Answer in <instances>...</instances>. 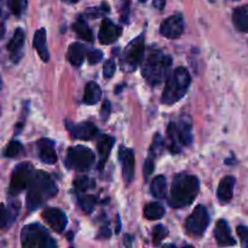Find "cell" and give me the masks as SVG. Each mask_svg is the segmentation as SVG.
<instances>
[{"label": "cell", "mask_w": 248, "mask_h": 248, "mask_svg": "<svg viewBox=\"0 0 248 248\" xmlns=\"http://www.w3.org/2000/svg\"><path fill=\"white\" fill-rule=\"evenodd\" d=\"M167 235H169V230H167L166 227H164V225H156L154 228V230H153V241H154V245L159 246Z\"/></svg>", "instance_id": "836d02e7"}, {"label": "cell", "mask_w": 248, "mask_h": 248, "mask_svg": "<svg viewBox=\"0 0 248 248\" xmlns=\"http://www.w3.org/2000/svg\"><path fill=\"white\" fill-rule=\"evenodd\" d=\"M145 45H144V36L140 35L133 39L127 47L124 50L123 55L120 57V65L124 72H133L143 61V55H144Z\"/></svg>", "instance_id": "ba28073f"}, {"label": "cell", "mask_w": 248, "mask_h": 248, "mask_svg": "<svg viewBox=\"0 0 248 248\" xmlns=\"http://www.w3.org/2000/svg\"><path fill=\"white\" fill-rule=\"evenodd\" d=\"M23 152V145L18 142V140H12L7 144V147L5 148L4 155L6 157H16L18 156L21 153Z\"/></svg>", "instance_id": "d6a6232c"}, {"label": "cell", "mask_w": 248, "mask_h": 248, "mask_svg": "<svg viewBox=\"0 0 248 248\" xmlns=\"http://www.w3.org/2000/svg\"><path fill=\"white\" fill-rule=\"evenodd\" d=\"M94 186V183L89 177H79L74 181V190L78 193H85Z\"/></svg>", "instance_id": "4dcf8cb0"}, {"label": "cell", "mask_w": 248, "mask_h": 248, "mask_svg": "<svg viewBox=\"0 0 248 248\" xmlns=\"http://www.w3.org/2000/svg\"><path fill=\"white\" fill-rule=\"evenodd\" d=\"M165 216V208L159 202H150L144 206V217L149 220L160 219Z\"/></svg>", "instance_id": "83f0119b"}, {"label": "cell", "mask_w": 248, "mask_h": 248, "mask_svg": "<svg viewBox=\"0 0 248 248\" xmlns=\"http://www.w3.org/2000/svg\"><path fill=\"white\" fill-rule=\"evenodd\" d=\"M62 1L68 2V4H75V2H78L79 0H62Z\"/></svg>", "instance_id": "b9f144b4"}, {"label": "cell", "mask_w": 248, "mask_h": 248, "mask_svg": "<svg viewBox=\"0 0 248 248\" xmlns=\"http://www.w3.org/2000/svg\"><path fill=\"white\" fill-rule=\"evenodd\" d=\"M44 222L56 232H62L67 227V217L60 208H46L41 213Z\"/></svg>", "instance_id": "7c38bea8"}, {"label": "cell", "mask_w": 248, "mask_h": 248, "mask_svg": "<svg viewBox=\"0 0 248 248\" xmlns=\"http://www.w3.org/2000/svg\"><path fill=\"white\" fill-rule=\"evenodd\" d=\"M237 235L241 239V244L244 247H248V228L245 225H239L236 229Z\"/></svg>", "instance_id": "8d00e7d4"}, {"label": "cell", "mask_w": 248, "mask_h": 248, "mask_svg": "<svg viewBox=\"0 0 248 248\" xmlns=\"http://www.w3.org/2000/svg\"><path fill=\"white\" fill-rule=\"evenodd\" d=\"M38 150H39V157L44 164L47 165H55L57 161V154L55 150V144L51 140L47 138H43L39 140L38 143Z\"/></svg>", "instance_id": "e0dca14e"}, {"label": "cell", "mask_w": 248, "mask_h": 248, "mask_svg": "<svg viewBox=\"0 0 248 248\" xmlns=\"http://www.w3.org/2000/svg\"><path fill=\"white\" fill-rule=\"evenodd\" d=\"M167 136L172 153H179L182 147L190 145L193 142V123L190 116L183 114L178 123H170L167 127Z\"/></svg>", "instance_id": "5b68a950"}, {"label": "cell", "mask_w": 248, "mask_h": 248, "mask_svg": "<svg viewBox=\"0 0 248 248\" xmlns=\"http://www.w3.org/2000/svg\"><path fill=\"white\" fill-rule=\"evenodd\" d=\"M7 5H9L10 11L15 16L21 17L24 14V11H26L28 1L27 0H7Z\"/></svg>", "instance_id": "f1b7e54d"}, {"label": "cell", "mask_w": 248, "mask_h": 248, "mask_svg": "<svg viewBox=\"0 0 248 248\" xmlns=\"http://www.w3.org/2000/svg\"><path fill=\"white\" fill-rule=\"evenodd\" d=\"M140 2H145V1H147V0H140Z\"/></svg>", "instance_id": "7bdbcfd3"}, {"label": "cell", "mask_w": 248, "mask_h": 248, "mask_svg": "<svg viewBox=\"0 0 248 248\" xmlns=\"http://www.w3.org/2000/svg\"><path fill=\"white\" fill-rule=\"evenodd\" d=\"M119 159H120L121 166H123V176L126 186L132 183L135 178V155L133 152L128 148L120 147L119 149Z\"/></svg>", "instance_id": "4fadbf2b"}, {"label": "cell", "mask_w": 248, "mask_h": 248, "mask_svg": "<svg viewBox=\"0 0 248 248\" xmlns=\"http://www.w3.org/2000/svg\"><path fill=\"white\" fill-rule=\"evenodd\" d=\"M232 22L237 31L248 33V5H244L232 12Z\"/></svg>", "instance_id": "cb8c5ba5"}, {"label": "cell", "mask_w": 248, "mask_h": 248, "mask_svg": "<svg viewBox=\"0 0 248 248\" xmlns=\"http://www.w3.org/2000/svg\"><path fill=\"white\" fill-rule=\"evenodd\" d=\"M19 207L21 206L17 202H11L9 205V207H5L4 205L1 206V228L4 230H6L7 228L11 227L12 224L16 220L17 215L19 212Z\"/></svg>", "instance_id": "603a6c76"}, {"label": "cell", "mask_w": 248, "mask_h": 248, "mask_svg": "<svg viewBox=\"0 0 248 248\" xmlns=\"http://www.w3.org/2000/svg\"><path fill=\"white\" fill-rule=\"evenodd\" d=\"M191 78L188 70L183 67H179L167 78L166 86L162 93L161 102L167 106L176 103L179 99L186 96L189 86H190Z\"/></svg>", "instance_id": "277c9868"}, {"label": "cell", "mask_w": 248, "mask_h": 248, "mask_svg": "<svg viewBox=\"0 0 248 248\" xmlns=\"http://www.w3.org/2000/svg\"><path fill=\"white\" fill-rule=\"evenodd\" d=\"M154 161H155V159H153V157H150V156H148V159L145 160V164H144V177L145 178H148V177L153 173V171H154Z\"/></svg>", "instance_id": "74e56055"}, {"label": "cell", "mask_w": 248, "mask_h": 248, "mask_svg": "<svg viewBox=\"0 0 248 248\" xmlns=\"http://www.w3.org/2000/svg\"><path fill=\"white\" fill-rule=\"evenodd\" d=\"M215 237L218 246L220 247L234 246V245L236 244L234 237H232V234H230L229 225H228V223L225 222V219H219L217 222V224H216Z\"/></svg>", "instance_id": "ac0fdd59"}, {"label": "cell", "mask_w": 248, "mask_h": 248, "mask_svg": "<svg viewBox=\"0 0 248 248\" xmlns=\"http://www.w3.org/2000/svg\"><path fill=\"white\" fill-rule=\"evenodd\" d=\"M24 31L23 29L17 28L15 31L14 35L10 39L9 44H7V50L10 53V60L14 63H17L21 61L22 56H23V47H24Z\"/></svg>", "instance_id": "2e32d148"}, {"label": "cell", "mask_w": 248, "mask_h": 248, "mask_svg": "<svg viewBox=\"0 0 248 248\" xmlns=\"http://www.w3.org/2000/svg\"><path fill=\"white\" fill-rule=\"evenodd\" d=\"M153 4H154L155 7H157L159 10H161V9H164L165 4H166V0H154V2H153Z\"/></svg>", "instance_id": "60d3db41"}, {"label": "cell", "mask_w": 248, "mask_h": 248, "mask_svg": "<svg viewBox=\"0 0 248 248\" xmlns=\"http://www.w3.org/2000/svg\"><path fill=\"white\" fill-rule=\"evenodd\" d=\"M171 65L172 58L155 46H152L148 48L145 57L143 58L142 75L148 84L157 86L167 79Z\"/></svg>", "instance_id": "6da1fadb"}, {"label": "cell", "mask_w": 248, "mask_h": 248, "mask_svg": "<svg viewBox=\"0 0 248 248\" xmlns=\"http://www.w3.org/2000/svg\"><path fill=\"white\" fill-rule=\"evenodd\" d=\"M78 202H79L80 207L82 208V211L86 213H91L93 211L94 206H96V196L93 195H82L79 196L78 199Z\"/></svg>", "instance_id": "f546056e"}, {"label": "cell", "mask_w": 248, "mask_h": 248, "mask_svg": "<svg viewBox=\"0 0 248 248\" xmlns=\"http://www.w3.org/2000/svg\"><path fill=\"white\" fill-rule=\"evenodd\" d=\"M109 114H110V102L104 101L103 106H102L101 109V115L103 120H107L109 118Z\"/></svg>", "instance_id": "ab89813d"}, {"label": "cell", "mask_w": 248, "mask_h": 248, "mask_svg": "<svg viewBox=\"0 0 248 248\" xmlns=\"http://www.w3.org/2000/svg\"><path fill=\"white\" fill-rule=\"evenodd\" d=\"M114 143H115L114 137L108 135L99 136L98 140H97V150H98L99 155V170L103 169L104 164H106L107 159H108L109 154H110Z\"/></svg>", "instance_id": "d6986e66"}, {"label": "cell", "mask_w": 248, "mask_h": 248, "mask_svg": "<svg viewBox=\"0 0 248 248\" xmlns=\"http://www.w3.org/2000/svg\"><path fill=\"white\" fill-rule=\"evenodd\" d=\"M103 73L106 79H109V78L113 77L114 73H115V62H114L113 60H108L106 63H104Z\"/></svg>", "instance_id": "e575fe53"}, {"label": "cell", "mask_w": 248, "mask_h": 248, "mask_svg": "<svg viewBox=\"0 0 248 248\" xmlns=\"http://www.w3.org/2000/svg\"><path fill=\"white\" fill-rule=\"evenodd\" d=\"M57 186L48 173L44 171H35L33 174L27 193V205L31 211L36 210L45 203L48 199L57 194Z\"/></svg>", "instance_id": "3957f363"}, {"label": "cell", "mask_w": 248, "mask_h": 248, "mask_svg": "<svg viewBox=\"0 0 248 248\" xmlns=\"http://www.w3.org/2000/svg\"><path fill=\"white\" fill-rule=\"evenodd\" d=\"M94 160H96V155L91 149L84 145H75L67 150L65 166L70 170L85 172L89 171L93 166Z\"/></svg>", "instance_id": "52a82bcc"}, {"label": "cell", "mask_w": 248, "mask_h": 248, "mask_svg": "<svg viewBox=\"0 0 248 248\" xmlns=\"http://www.w3.org/2000/svg\"><path fill=\"white\" fill-rule=\"evenodd\" d=\"M152 195L156 199H164L167 194V182L164 176H157L153 179L150 186Z\"/></svg>", "instance_id": "4316f807"}, {"label": "cell", "mask_w": 248, "mask_h": 248, "mask_svg": "<svg viewBox=\"0 0 248 248\" xmlns=\"http://www.w3.org/2000/svg\"><path fill=\"white\" fill-rule=\"evenodd\" d=\"M164 147H165L164 138L161 137V135L157 133V135H155L154 140H153V144L152 147H150L149 156L153 157V159H156V157L161 154L162 150H164Z\"/></svg>", "instance_id": "1f68e13d"}, {"label": "cell", "mask_w": 248, "mask_h": 248, "mask_svg": "<svg viewBox=\"0 0 248 248\" xmlns=\"http://www.w3.org/2000/svg\"><path fill=\"white\" fill-rule=\"evenodd\" d=\"M21 242L24 248H53L57 246L47 230L40 224H29L22 229Z\"/></svg>", "instance_id": "8992f818"}, {"label": "cell", "mask_w": 248, "mask_h": 248, "mask_svg": "<svg viewBox=\"0 0 248 248\" xmlns=\"http://www.w3.org/2000/svg\"><path fill=\"white\" fill-rule=\"evenodd\" d=\"M72 28L80 39H82V40L85 41H90V43L93 41V33H92L91 28L89 27L87 22L84 19V17H79V18L74 22Z\"/></svg>", "instance_id": "484cf974"}, {"label": "cell", "mask_w": 248, "mask_h": 248, "mask_svg": "<svg viewBox=\"0 0 248 248\" xmlns=\"http://www.w3.org/2000/svg\"><path fill=\"white\" fill-rule=\"evenodd\" d=\"M85 55H86V47L80 43H73L69 46L67 52V58L70 64L74 67H80L84 62Z\"/></svg>", "instance_id": "7402d4cb"}, {"label": "cell", "mask_w": 248, "mask_h": 248, "mask_svg": "<svg viewBox=\"0 0 248 248\" xmlns=\"http://www.w3.org/2000/svg\"><path fill=\"white\" fill-rule=\"evenodd\" d=\"M184 31V19L182 15H172L160 26V33L167 39H177Z\"/></svg>", "instance_id": "8fae6325"}, {"label": "cell", "mask_w": 248, "mask_h": 248, "mask_svg": "<svg viewBox=\"0 0 248 248\" xmlns=\"http://www.w3.org/2000/svg\"><path fill=\"white\" fill-rule=\"evenodd\" d=\"M90 11L93 12V14H92V17H99V16H103V15L107 14V12H109V6H108V4L103 2V4H102V6H99L98 9L90 10Z\"/></svg>", "instance_id": "f35d334b"}, {"label": "cell", "mask_w": 248, "mask_h": 248, "mask_svg": "<svg viewBox=\"0 0 248 248\" xmlns=\"http://www.w3.org/2000/svg\"><path fill=\"white\" fill-rule=\"evenodd\" d=\"M34 172L35 171L33 170V166L28 162H23V164H19L18 166L15 167L11 174V179H10V195L16 196L19 193H22L24 189L28 188L31 178H33Z\"/></svg>", "instance_id": "9c48e42d"}, {"label": "cell", "mask_w": 248, "mask_h": 248, "mask_svg": "<svg viewBox=\"0 0 248 248\" xmlns=\"http://www.w3.org/2000/svg\"><path fill=\"white\" fill-rule=\"evenodd\" d=\"M200 183L193 174L179 173L173 178L169 203L173 208H182L191 205L199 194Z\"/></svg>", "instance_id": "7a4b0ae2"}, {"label": "cell", "mask_w": 248, "mask_h": 248, "mask_svg": "<svg viewBox=\"0 0 248 248\" xmlns=\"http://www.w3.org/2000/svg\"><path fill=\"white\" fill-rule=\"evenodd\" d=\"M67 127L74 140H90L98 136V128L90 121H84L78 125H68Z\"/></svg>", "instance_id": "9a60e30c"}, {"label": "cell", "mask_w": 248, "mask_h": 248, "mask_svg": "<svg viewBox=\"0 0 248 248\" xmlns=\"http://www.w3.org/2000/svg\"><path fill=\"white\" fill-rule=\"evenodd\" d=\"M34 47H35L36 52L39 53V57L44 61V62H48L50 60V52L46 46V31L45 28H40L35 31L34 34Z\"/></svg>", "instance_id": "44dd1931"}, {"label": "cell", "mask_w": 248, "mask_h": 248, "mask_svg": "<svg viewBox=\"0 0 248 248\" xmlns=\"http://www.w3.org/2000/svg\"><path fill=\"white\" fill-rule=\"evenodd\" d=\"M103 58V52L99 50H92L87 52V60H89L90 64H96L99 61Z\"/></svg>", "instance_id": "d590c367"}, {"label": "cell", "mask_w": 248, "mask_h": 248, "mask_svg": "<svg viewBox=\"0 0 248 248\" xmlns=\"http://www.w3.org/2000/svg\"><path fill=\"white\" fill-rule=\"evenodd\" d=\"M210 224V216L205 206L199 205L188 217L186 222V230L189 235L194 237H201L205 234Z\"/></svg>", "instance_id": "30bf717a"}, {"label": "cell", "mask_w": 248, "mask_h": 248, "mask_svg": "<svg viewBox=\"0 0 248 248\" xmlns=\"http://www.w3.org/2000/svg\"><path fill=\"white\" fill-rule=\"evenodd\" d=\"M121 33H123V28L120 26H116L109 18H104L99 28L98 39L103 45H110L120 38Z\"/></svg>", "instance_id": "5bb4252c"}, {"label": "cell", "mask_w": 248, "mask_h": 248, "mask_svg": "<svg viewBox=\"0 0 248 248\" xmlns=\"http://www.w3.org/2000/svg\"><path fill=\"white\" fill-rule=\"evenodd\" d=\"M102 97V90L99 85L94 81H90L89 84L85 87V93H84V101L85 104L89 106H93V104L98 103L99 99Z\"/></svg>", "instance_id": "d4e9b609"}, {"label": "cell", "mask_w": 248, "mask_h": 248, "mask_svg": "<svg viewBox=\"0 0 248 248\" xmlns=\"http://www.w3.org/2000/svg\"><path fill=\"white\" fill-rule=\"evenodd\" d=\"M235 178L232 176H227L220 181L218 186L217 196L220 203H229L234 195Z\"/></svg>", "instance_id": "ffe728a7"}]
</instances>
